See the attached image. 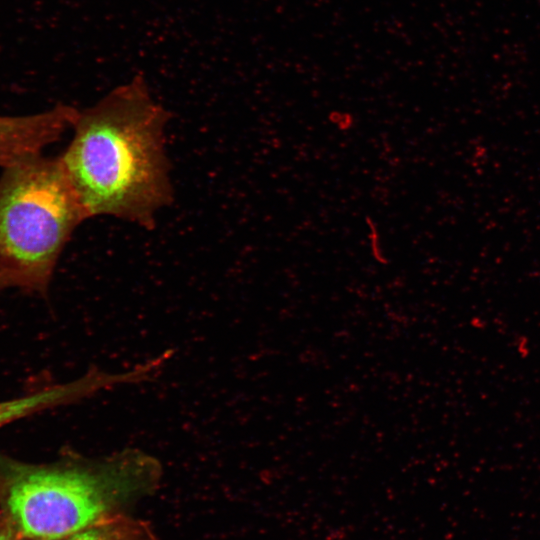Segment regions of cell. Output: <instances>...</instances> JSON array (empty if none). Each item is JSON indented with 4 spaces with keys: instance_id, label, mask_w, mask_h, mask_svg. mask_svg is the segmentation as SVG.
<instances>
[{
    "instance_id": "cell-4",
    "label": "cell",
    "mask_w": 540,
    "mask_h": 540,
    "mask_svg": "<svg viewBox=\"0 0 540 540\" xmlns=\"http://www.w3.org/2000/svg\"><path fill=\"white\" fill-rule=\"evenodd\" d=\"M78 111L68 105H57L33 115L0 116V165L5 168L39 155L67 128H72Z\"/></svg>"
},
{
    "instance_id": "cell-3",
    "label": "cell",
    "mask_w": 540,
    "mask_h": 540,
    "mask_svg": "<svg viewBox=\"0 0 540 540\" xmlns=\"http://www.w3.org/2000/svg\"><path fill=\"white\" fill-rule=\"evenodd\" d=\"M86 214L60 158L40 154L5 167L0 178V275L6 287L44 290Z\"/></svg>"
},
{
    "instance_id": "cell-2",
    "label": "cell",
    "mask_w": 540,
    "mask_h": 540,
    "mask_svg": "<svg viewBox=\"0 0 540 540\" xmlns=\"http://www.w3.org/2000/svg\"><path fill=\"white\" fill-rule=\"evenodd\" d=\"M161 475L159 461L135 448L45 465L0 453V506L26 540H62L151 493Z\"/></svg>"
},
{
    "instance_id": "cell-6",
    "label": "cell",
    "mask_w": 540,
    "mask_h": 540,
    "mask_svg": "<svg viewBox=\"0 0 540 540\" xmlns=\"http://www.w3.org/2000/svg\"><path fill=\"white\" fill-rule=\"evenodd\" d=\"M62 540H157L148 524L123 514L102 519Z\"/></svg>"
},
{
    "instance_id": "cell-5",
    "label": "cell",
    "mask_w": 540,
    "mask_h": 540,
    "mask_svg": "<svg viewBox=\"0 0 540 540\" xmlns=\"http://www.w3.org/2000/svg\"><path fill=\"white\" fill-rule=\"evenodd\" d=\"M121 376L98 368L68 383L54 384L11 400L0 402V427L56 406L70 404L103 389L119 385Z\"/></svg>"
},
{
    "instance_id": "cell-8",
    "label": "cell",
    "mask_w": 540,
    "mask_h": 540,
    "mask_svg": "<svg viewBox=\"0 0 540 540\" xmlns=\"http://www.w3.org/2000/svg\"><path fill=\"white\" fill-rule=\"evenodd\" d=\"M0 522V540H26L4 519Z\"/></svg>"
},
{
    "instance_id": "cell-7",
    "label": "cell",
    "mask_w": 540,
    "mask_h": 540,
    "mask_svg": "<svg viewBox=\"0 0 540 540\" xmlns=\"http://www.w3.org/2000/svg\"><path fill=\"white\" fill-rule=\"evenodd\" d=\"M365 220H366V224L369 230L368 238H369L371 255L378 262L386 263L387 259L385 257V254L381 245V239L378 232L377 223L373 220V218L369 216H367Z\"/></svg>"
},
{
    "instance_id": "cell-1",
    "label": "cell",
    "mask_w": 540,
    "mask_h": 540,
    "mask_svg": "<svg viewBox=\"0 0 540 540\" xmlns=\"http://www.w3.org/2000/svg\"><path fill=\"white\" fill-rule=\"evenodd\" d=\"M169 117L142 74L78 111L73 138L59 158L87 218L155 226L173 201L165 142Z\"/></svg>"
},
{
    "instance_id": "cell-9",
    "label": "cell",
    "mask_w": 540,
    "mask_h": 540,
    "mask_svg": "<svg viewBox=\"0 0 540 540\" xmlns=\"http://www.w3.org/2000/svg\"><path fill=\"white\" fill-rule=\"evenodd\" d=\"M4 287H6V284H5L3 278L0 275V288H4Z\"/></svg>"
}]
</instances>
